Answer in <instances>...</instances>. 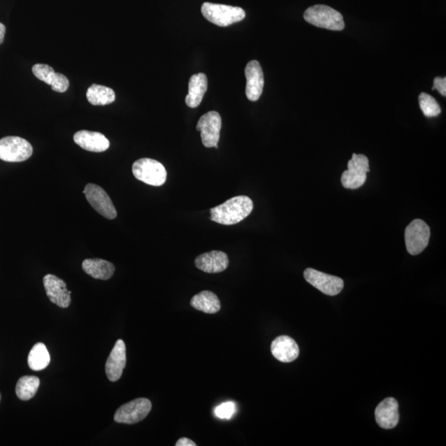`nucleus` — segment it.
Here are the masks:
<instances>
[{
	"label": "nucleus",
	"instance_id": "nucleus-26",
	"mask_svg": "<svg viewBox=\"0 0 446 446\" xmlns=\"http://www.w3.org/2000/svg\"><path fill=\"white\" fill-rule=\"evenodd\" d=\"M419 106L421 110L427 117H438L441 113L438 102L426 93H422L419 95Z\"/></svg>",
	"mask_w": 446,
	"mask_h": 446
},
{
	"label": "nucleus",
	"instance_id": "nucleus-30",
	"mask_svg": "<svg viewBox=\"0 0 446 446\" xmlns=\"http://www.w3.org/2000/svg\"><path fill=\"white\" fill-rule=\"evenodd\" d=\"M6 26L0 22V45H1L4 40V36H6Z\"/></svg>",
	"mask_w": 446,
	"mask_h": 446
},
{
	"label": "nucleus",
	"instance_id": "nucleus-25",
	"mask_svg": "<svg viewBox=\"0 0 446 446\" xmlns=\"http://www.w3.org/2000/svg\"><path fill=\"white\" fill-rule=\"evenodd\" d=\"M40 380L36 376H24L20 377L16 385V394L22 401L33 398L38 392Z\"/></svg>",
	"mask_w": 446,
	"mask_h": 446
},
{
	"label": "nucleus",
	"instance_id": "nucleus-29",
	"mask_svg": "<svg viewBox=\"0 0 446 446\" xmlns=\"http://www.w3.org/2000/svg\"><path fill=\"white\" fill-rule=\"evenodd\" d=\"M176 446H196V443H194L193 440L190 439L183 438L177 441Z\"/></svg>",
	"mask_w": 446,
	"mask_h": 446
},
{
	"label": "nucleus",
	"instance_id": "nucleus-16",
	"mask_svg": "<svg viewBox=\"0 0 446 446\" xmlns=\"http://www.w3.org/2000/svg\"><path fill=\"white\" fill-rule=\"evenodd\" d=\"M375 420L382 429H393L399 422L398 403L394 398L382 401L375 409Z\"/></svg>",
	"mask_w": 446,
	"mask_h": 446
},
{
	"label": "nucleus",
	"instance_id": "nucleus-27",
	"mask_svg": "<svg viewBox=\"0 0 446 446\" xmlns=\"http://www.w3.org/2000/svg\"><path fill=\"white\" fill-rule=\"evenodd\" d=\"M236 412V406L233 402L223 403L215 408V415L221 419H231Z\"/></svg>",
	"mask_w": 446,
	"mask_h": 446
},
{
	"label": "nucleus",
	"instance_id": "nucleus-13",
	"mask_svg": "<svg viewBox=\"0 0 446 446\" xmlns=\"http://www.w3.org/2000/svg\"><path fill=\"white\" fill-rule=\"evenodd\" d=\"M43 284L45 293L53 303L62 308L70 306L71 292L67 289L65 282L56 275H47L43 278Z\"/></svg>",
	"mask_w": 446,
	"mask_h": 446
},
{
	"label": "nucleus",
	"instance_id": "nucleus-2",
	"mask_svg": "<svg viewBox=\"0 0 446 446\" xmlns=\"http://www.w3.org/2000/svg\"><path fill=\"white\" fill-rule=\"evenodd\" d=\"M303 17L308 24L331 31L343 30L345 26L343 15L324 4L308 8L304 12Z\"/></svg>",
	"mask_w": 446,
	"mask_h": 446
},
{
	"label": "nucleus",
	"instance_id": "nucleus-23",
	"mask_svg": "<svg viewBox=\"0 0 446 446\" xmlns=\"http://www.w3.org/2000/svg\"><path fill=\"white\" fill-rule=\"evenodd\" d=\"M86 97L93 106H107L115 102L116 94L111 88L94 84L88 89Z\"/></svg>",
	"mask_w": 446,
	"mask_h": 446
},
{
	"label": "nucleus",
	"instance_id": "nucleus-20",
	"mask_svg": "<svg viewBox=\"0 0 446 446\" xmlns=\"http://www.w3.org/2000/svg\"><path fill=\"white\" fill-rule=\"evenodd\" d=\"M208 89V78L203 73L193 75L189 82V94L185 103L191 108H195L202 103L204 94Z\"/></svg>",
	"mask_w": 446,
	"mask_h": 446
},
{
	"label": "nucleus",
	"instance_id": "nucleus-11",
	"mask_svg": "<svg viewBox=\"0 0 446 446\" xmlns=\"http://www.w3.org/2000/svg\"><path fill=\"white\" fill-rule=\"evenodd\" d=\"M303 275L308 283L326 295H338L344 288V281L340 278L326 275L312 268L305 270Z\"/></svg>",
	"mask_w": 446,
	"mask_h": 446
},
{
	"label": "nucleus",
	"instance_id": "nucleus-12",
	"mask_svg": "<svg viewBox=\"0 0 446 446\" xmlns=\"http://www.w3.org/2000/svg\"><path fill=\"white\" fill-rule=\"evenodd\" d=\"M245 75L247 78L245 94L250 101L256 102L261 98L265 85L261 64L257 61L250 62L245 66Z\"/></svg>",
	"mask_w": 446,
	"mask_h": 446
},
{
	"label": "nucleus",
	"instance_id": "nucleus-18",
	"mask_svg": "<svg viewBox=\"0 0 446 446\" xmlns=\"http://www.w3.org/2000/svg\"><path fill=\"white\" fill-rule=\"evenodd\" d=\"M74 141L82 149L91 152H103L110 147V143L106 136L98 131H77L74 136Z\"/></svg>",
	"mask_w": 446,
	"mask_h": 446
},
{
	"label": "nucleus",
	"instance_id": "nucleus-3",
	"mask_svg": "<svg viewBox=\"0 0 446 446\" xmlns=\"http://www.w3.org/2000/svg\"><path fill=\"white\" fill-rule=\"evenodd\" d=\"M201 11L204 17L218 27H227L243 20V8L213 3H203Z\"/></svg>",
	"mask_w": 446,
	"mask_h": 446
},
{
	"label": "nucleus",
	"instance_id": "nucleus-8",
	"mask_svg": "<svg viewBox=\"0 0 446 446\" xmlns=\"http://www.w3.org/2000/svg\"><path fill=\"white\" fill-rule=\"evenodd\" d=\"M152 408V405L149 399L136 398L117 409L115 421L124 424H136L148 417Z\"/></svg>",
	"mask_w": 446,
	"mask_h": 446
},
{
	"label": "nucleus",
	"instance_id": "nucleus-24",
	"mask_svg": "<svg viewBox=\"0 0 446 446\" xmlns=\"http://www.w3.org/2000/svg\"><path fill=\"white\" fill-rule=\"evenodd\" d=\"M29 366L31 370L40 371L45 370L51 362L48 348L43 343H36L29 354Z\"/></svg>",
	"mask_w": 446,
	"mask_h": 446
},
{
	"label": "nucleus",
	"instance_id": "nucleus-10",
	"mask_svg": "<svg viewBox=\"0 0 446 446\" xmlns=\"http://www.w3.org/2000/svg\"><path fill=\"white\" fill-rule=\"evenodd\" d=\"M84 194L90 206L100 215L110 220L116 218V208L113 206L110 197L100 186L94 184H88L85 187Z\"/></svg>",
	"mask_w": 446,
	"mask_h": 446
},
{
	"label": "nucleus",
	"instance_id": "nucleus-31",
	"mask_svg": "<svg viewBox=\"0 0 446 446\" xmlns=\"http://www.w3.org/2000/svg\"><path fill=\"white\" fill-rule=\"evenodd\" d=\"M0 400H1V395H0Z\"/></svg>",
	"mask_w": 446,
	"mask_h": 446
},
{
	"label": "nucleus",
	"instance_id": "nucleus-9",
	"mask_svg": "<svg viewBox=\"0 0 446 446\" xmlns=\"http://www.w3.org/2000/svg\"><path fill=\"white\" fill-rule=\"evenodd\" d=\"M196 129L201 134L204 147L218 148L217 143L220 142L222 129V117L220 113L216 111L206 113L199 118Z\"/></svg>",
	"mask_w": 446,
	"mask_h": 446
},
{
	"label": "nucleus",
	"instance_id": "nucleus-21",
	"mask_svg": "<svg viewBox=\"0 0 446 446\" xmlns=\"http://www.w3.org/2000/svg\"><path fill=\"white\" fill-rule=\"evenodd\" d=\"M82 268L86 274L97 280H109L115 272V266L102 259H86L82 263Z\"/></svg>",
	"mask_w": 446,
	"mask_h": 446
},
{
	"label": "nucleus",
	"instance_id": "nucleus-22",
	"mask_svg": "<svg viewBox=\"0 0 446 446\" xmlns=\"http://www.w3.org/2000/svg\"><path fill=\"white\" fill-rule=\"evenodd\" d=\"M190 305L194 308L208 314H215L220 311L221 302L217 296L211 291L204 290L194 295Z\"/></svg>",
	"mask_w": 446,
	"mask_h": 446
},
{
	"label": "nucleus",
	"instance_id": "nucleus-5",
	"mask_svg": "<svg viewBox=\"0 0 446 446\" xmlns=\"http://www.w3.org/2000/svg\"><path fill=\"white\" fill-rule=\"evenodd\" d=\"M370 162L365 154H353L348 162V170L341 175V184L349 189H357L366 183L367 173L370 172Z\"/></svg>",
	"mask_w": 446,
	"mask_h": 446
},
{
	"label": "nucleus",
	"instance_id": "nucleus-7",
	"mask_svg": "<svg viewBox=\"0 0 446 446\" xmlns=\"http://www.w3.org/2000/svg\"><path fill=\"white\" fill-rule=\"evenodd\" d=\"M431 229L424 221H412L405 230V243L409 254L417 256L429 245Z\"/></svg>",
	"mask_w": 446,
	"mask_h": 446
},
{
	"label": "nucleus",
	"instance_id": "nucleus-19",
	"mask_svg": "<svg viewBox=\"0 0 446 446\" xmlns=\"http://www.w3.org/2000/svg\"><path fill=\"white\" fill-rule=\"evenodd\" d=\"M271 353L278 361L290 363L299 356V347L296 341L287 336H280L273 340Z\"/></svg>",
	"mask_w": 446,
	"mask_h": 446
},
{
	"label": "nucleus",
	"instance_id": "nucleus-1",
	"mask_svg": "<svg viewBox=\"0 0 446 446\" xmlns=\"http://www.w3.org/2000/svg\"><path fill=\"white\" fill-rule=\"evenodd\" d=\"M254 208L252 200L245 195L231 198L225 203L213 208L210 220L222 225L238 224L252 213Z\"/></svg>",
	"mask_w": 446,
	"mask_h": 446
},
{
	"label": "nucleus",
	"instance_id": "nucleus-28",
	"mask_svg": "<svg viewBox=\"0 0 446 446\" xmlns=\"http://www.w3.org/2000/svg\"><path fill=\"white\" fill-rule=\"evenodd\" d=\"M438 90V92L443 95V96H446V78L444 77H436L434 79V85L432 87V90Z\"/></svg>",
	"mask_w": 446,
	"mask_h": 446
},
{
	"label": "nucleus",
	"instance_id": "nucleus-14",
	"mask_svg": "<svg viewBox=\"0 0 446 446\" xmlns=\"http://www.w3.org/2000/svg\"><path fill=\"white\" fill-rule=\"evenodd\" d=\"M194 263L199 270L209 274H215L226 270L229 266V259L225 252L212 250L200 254L195 259Z\"/></svg>",
	"mask_w": 446,
	"mask_h": 446
},
{
	"label": "nucleus",
	"instance_id": "nucleus-15",
	"mask_svg": "<svg viewBox=\"0 0 446 446\" xmlns=\"http://www.w3.org/2000/svg\"><path fill=\"white\" fill-rule=\"evenodd\" d=\"M126 345L122 340H117L108 358L106 371L108 379L116 382L120 379L126 367Z\"/></svg>",
	"mask_w": 446,
	"mask_h": 446
},
{
	"label": "nucleus",
	"instance_id": "nucleus-17",
	"mask_svg": "<svg viewBox=\"0 0 446 446\" xmlns=\"http://www.w3.org/2000/svg\"><path fill=\"white\" fill-rule=\"evenodd\" d=\"M34 75L44 83L52 86L56 92L64 93L69 88V80L60 73L55 72L52 67L45 64H36L33 66Z\"/></svg>",
	"mask_w": 446,
	"mask_h": 446
},
{
	"label": "nucleus",
	"instance_id": "nucleus-6",
	"mask_svg": "<svg viewBox=\"0 0 446 446\" xmlns=\"http://www.w3.org/2000/svg\"><path fill=\"white\" fill-rule=\"evenodd\" d=\"M33 152L31 145L20 136H6L0 140V159L3 161H24Z\"/></svg>",
	"mask_w": 446,
	"mask_h": 446
},
{
	"label": "nucleus",
	"instance_id": "nucleus-4",
	"mask_svg": "<svg viewBox=\"0 0 446 446\" xmlns=\"http://www.w3.org/2000/svg\"><path fill=\"white\" fill-rule=\"evenodd\" d=\"M133 173L136 180L149 185L161 186L166 181V168L153 159L143 158L135 161Z\"/></svg>",
	"mask_w": 446,
	"mask_h": 446
}]
</instances>
